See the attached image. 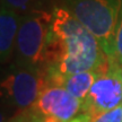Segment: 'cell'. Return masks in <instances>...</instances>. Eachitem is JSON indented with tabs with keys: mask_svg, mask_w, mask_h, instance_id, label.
Instances as JSON below:
<instances>
[{
	"mask_svg": "<svg viewBox=\"0 0 122 122\" xmlns=\"http://www.w3.org/2000/svg\"><path fill=\"white\" fill-rule=\"evenodd\" d=\"M110 58L91 32L63 6L51 10V24L44 52L46 86L63 77L107 66Z\"/></svg>",
	"mask_w": 122,
	"mask_h": 122,
	"instance_id": "obj_1",
	"label": "cell"
},
{
	"mask_svg": "<svg viewBox=\"0 0 122 122\" xmlns=\"http://www.w3.org/2000/svg\"><path fill=\"white\" fill-rule=\"evenodd\" d=\"M122 0H61L68 9L98 41L110 59L115 54V36Z\"/></svg>",
	"mask_w": 122,
	"mask_h": 122,
	"instance_id": "obj_2",
	"label": "cell"
},
{
	"mask_svg": "<svg viewBox=\"0 0 122 122\" xmlns=\"http://www.w3.org/2000/svg\"><path fill=\"white\" fill-rule=\"evenodd\" d=\"M51 24V13L35 9L23 15L15 46V63L42 67Z\"/></svg>",
	"mask_w": 122,
	"mask_h": 122,
	"instance_id": "obj_3",
	"label": "cell"
},
{
	"mask_svg": "<svg viewBox=\"0 0 122 122\" xmlns=\"http://www.w3.org/2000/svg\"><path fill=\"white\" fill-rule=\"evenodd\" d=\"M45 87V69L34 66L14 63L1 81L5 98L19 110L30 109Z\"/></svg>",
	"mask_w": 122,
	"mask_h": 122,
	"instance_id": "obj_4",
	"label": "cell"
},
{
	"mask_svg": "<svg viewBox=\"0 0 122 122\" xmlns=\"http://www.w3.org/2000/svg\"><path fill=\"white\" fill-rule=\"evenodd\" d=\"M122 104V67L111 59L107 69L96 79L86 100L81 113L88 117L113 110Z\"/></svg>",
	"mask_w": 122,
	"mask_h": 122,
	"instance_id": "obj_5",
	"label": "cell"
},
{
	"mask_svg": "<svg viewBox=\"0 0 122 122\" xmlns=\"http://www.w3.org/2000/svg\"><path fill=\"white\" fill-rule=\"evenodd\" d=\"M81 105L83 103L63 86L48 85L30 109L37 115L54 117L62 122H67L81 112Z\"/></svg>",
	"mask_w": 122,
	"mask_h": 122,
	"instance_id": "obj_6",
	"label": "cell"
},
{
	"mask_svg": "<svg viewBox=\"0 0 122 122\" xmlns=\"http://www.w3.org/2000/svg\"><path fill=\"white\" fill-rule=\"evenodd\" d=\"M22 16L1 6L0 11V58L1 63L8 62L15 53L16 40Z\"/></svg>",
	"mask_w": 122,
	"mask_h": 122,
	"instance_id": "obj_7",
	"label": "cell"
},
{
	"mask_svg": "<svg viewBox=\"0 0 122 122\" xmlns=\"http://www.w3.org/2000/svg\"><path fill=\"white\" fill-rule=\"evenodd\" d=\"M107 67L109 65L103 68L81 71V72H77V74L63 77L60 80L59 86H63L74 97H76L77 100H79L83 103L88 96V93L91 91L92 86L96 81V79L107 69Z\"/></svg>",
	"mask_w": 122,
	"mask_h": 122,
	"instance_id": "obj_8",
	"label": "cell"
},
{
	"mask_svg": "<svg viewBox=\"0 0 122 122\" xmlns=\"http://www.w3.org/2000/svg\"><path fill=\"white\" fill-rule=\"evenodd\" d=\"M37 1L39 0H2L1 6H5L23 16L35 10Z\"/></svg>",
	"mask_w": 122,
	"mask_h": 122,
	"instance_id": "obj_9",
	"label": "cell"
},
{
	"mask_svg": "<svg viewBox=\"0 0 122 122\" xmlns=\"http://www.w3.org/2000/svg\"><path fill=\"white\" fill-rule=\"evenodd\" d=\"M89 122H122V104L113 110L89 117Z\"/></svg>",
	"mask_w": 122,
	"mask_h": 122,
	"instance_id": "obj_10",
	"label": "cell"
},
{
	"mask_svg": "<svg viewBox=\"0 0 122 122\" xmlns=\"http://www.w3.org/2000/svg\"><path fill=\"white\" fill-rule=\"evenodd\" d=\"M114 59L122 67V5L119 15V22L117 27V36H115V54Z\"/></svg>",
	"mask_w": 122,
	"mask_h": 122,
	"instance_id": "obj_11",
	"label": "cell"
},
{
	"mask_svg": "<svg viewBox=\"0 0 122 122\" xmlns=\"http://www.w3.org/2000/svg\"><path fill=\"white\" fill-rule=\"evenodd\" d=\"M67 122H89V117L86 115V114L81 113V114L75 117L74 119H71V120H69V121H67Z\"/></svg>",
	"mask_w": 122,
	"mask_h": 122,
	"instance_id": "obj_12",
	"label": "cell"
}]
</instances>
